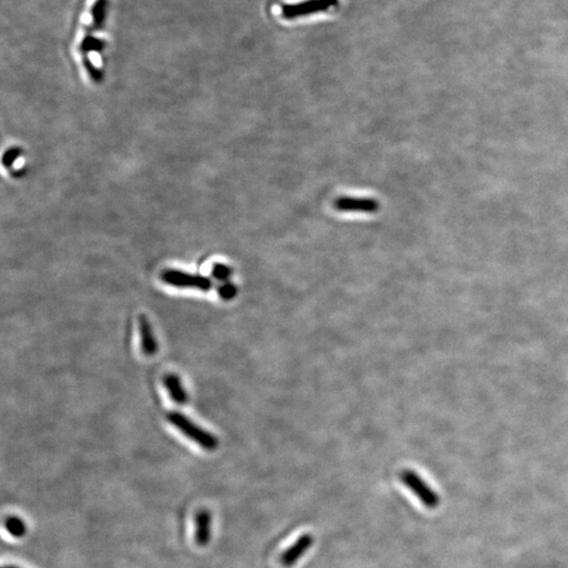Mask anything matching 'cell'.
I'll use <instances>...</instances> for the list:
<instances>
[{
  "instance_id": "1",
  "label": "cell",
  "mask_w": 568,
  "mask_h": 568,
  "mask_svg": "<svg viewBox=\"0 0 568 568\" xmlns=\"http://www.w3.org/2000/svg\"><path fill=\"white\" fill-rule=\"evenodd\" d=\"M167 420L184 436L188 437L190 440L202 447L205 451H213L218 447V440L214 435L203 430L184 414L173 412L167 414Z\"/></svg>"
},
{
  "instance_id": "7",
  "label": "cell",
  "mask_w": 568,
  "mask_h": 568,
  "mask_svg": "<svg viewBox=\"0 0 568 568\" xmlns=\"http://www.w3.org/2000/svg\"><path fill=\"white\" fill-rule=\"evenodd\" d=\"M139 335H140L141 350L146 356H154L158 350L156 338L153 331L150 321L144 315L139 317Z\"/></svg>"
},
{
  "instance_id": "13",
  "label": "cell",
  "mask_w": 568,
  "mask_h": 568,
  "mask_svg": "<svg viewBox=\"0 0 568 568\" xmlns=\"http://www.w3.org/2000/svg\"><path fill=\"white\" fill-rule=\"evenodd\" d=\"M3 568H20V567H15V566H5V567Z\"/></svg>"
},
{
  "instance_id": "8",
  "label": "cell",
  "mask_w": 568,
  "mask_h": 568,
  "mask_svg": "<svg viewBox=\"0 0 568 568\" xmlns=\"http://www.w3.org/2000/svg\"><path fill=\"white\" fill-rule=\"evenodd\" d=\"M196 539L199 546H207L211 537V515L207 509H201L196 514Z\"/></svg>"
},
{
  "instance_id": "6",
  "label": "cell",
  "mask_w": 568,
  "mask_h": 568,
  "mask_svg": "<svg viewBox=\"0 0 568 568\" xmlns=\"http://www.w3.org/2000/svg\"><path fill=\"white\" fill-rule=\"evenodd\" d=\"M314 544V537L311 534H304L290 548L284 551L281 557V563L285 567H291L299 561L302 555Z\"/></svg>"
},
{
  "instance_id": "2",
  "label": "cell",
  "mask_w": 568,
  "mask_h": 568,
  "mask_svg": "<svg viewBox=\"0 0 568 568\" xmlns=\"http://www.w3.org/2000/svg\"><path fill=\"white\" fill-rule=\"evenodd\" d=\"M400 479L426 509H435L440 505L438 493L414 470H403Z\"/></svg>"
},
{
  "instance_id": "12",
  "label": "cell",
  "mask_w": 568,
  "mask_h": 568,
  "mask_svg": "<svg viewBox=\"0 0 568 568\" xmlns=\"http://www.w3.org/2000/svg\"><path fill=\"white\" fill-rule=\"evenodd\" d=\"M238 289L230 281L223 282L218 289V294L223 300H232L237 296Z\"/></svg>"
},
{
  "instance_id": "4",
  "label": "cell",
  "mask_w": 568,
  "mask_h": 568,
  "mask_svg": "<svg viewBox=\"0 0 568 568\" xmlns=\"http://www.w3.org/2000/svg\"><path fill=\"white\" fill-rule=\"evenodd\" d=\"M161 279L169 285L179 289H197L207 292L213 287V282L209 278L186 273L179 269H167L163 271Z\"/></svg>"
},
{
  "instance_id": "10",
  "label": "cell",
  "mask_w": 568,
  "mask_h": 568,
  "mask_svg": "<svg viewBox=\"0 0 568 568\" xmlns=\"http://www.w3.org/2000/svg\"><path fill=\"white\" fill-rule=\"evenodd\" d=\"M5 528L14 538H22L27 534L26 524L15 516H10L6 519Z\"/></svg>"
},
{
  "instance_id": "11",
  "label": "cell",
  "mask_w": 568,
  "mask_h": 568,
  "mask_svg": "<svg viewBox=\"0 0 568 568\" xmlns=\"http://www.w3.org/2000/svg\"><path fill=\"white\" fill-rule=\"evenodd\" d=\"M211 274L214 276L215 279L218 280V281L227 282L229 281L230 278H231L233 271H232L229 265L221 264V263L218 264V263H217V264H215L214 267H213Z\"/></svg>"
},
{
  "instance_id": "9",
  "label": "cell",
  "mask_w": 568,
  "mask_h": 568,
  "mask_svg": "<svg viewBox=\"0 0 568 568\" xmlns=\"http://www.w3.org/2000/svg\"><path fill=\"white\" fill-rule=\"evenodd\" d=\"M163 385L171 397L172 401L179 405H184L188 402V394L177 375L167 374L163 378Z\"/></svg>"
},
{
  "instance_id": "5",
  "label": "cell",
  "mask_w": 568,
  "mask_h": 568,
  "mask_svg": "<svg viewBox=\"0 0 568 568\" xmlns=\"http://www.w3.org/2000/svg\"><path fill=\"white\" fill-rule=\"evenodd\" d=\"M334 207L337 211L344 213H364L375 214L380 209L378 201L373 198H360V197L341 196L336 199Z\"/></svg>"
},
{
  "instance_id": "3",
  "label": "cell",
  "mask_w": 568,
  "mask_h": 568,
  "mask_svg": "<svg viewBox=\"0 0 568 568\" xmlns=\"http://www.w3.org/2000/svg\"><path fill=\"white\" fill-rule=\"evenodd\" d=\"M339 5V0H304L297 3L284 5L281 15L284 20H293L314 14L327 12Z\"/></svg>"
}]
</instances>
